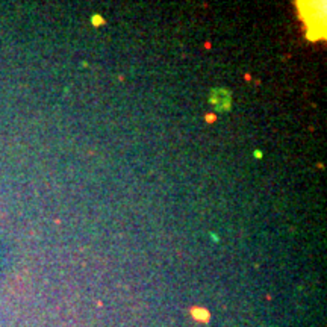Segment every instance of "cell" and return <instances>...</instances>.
Segmentation results:
<instances>
[{"mask_svg": "<svg viewBox=\"0 0 327 327\" xmlns=\"http://www.w3.org/2000/svg\"><path fill=\"white\" fill-rule=\"evenodd\" d=\"M211 102L220 111H227V109H230L232 98H230V94L227 89H213L211 92Z\"/></svg>", "mask_w": 327, "mask_h": 327, "instance_id": "cell-1", "label": "cell"}]
</instances>
